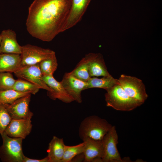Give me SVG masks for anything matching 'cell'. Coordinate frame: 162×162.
Segmentation results:
<instances>
[{
  "instance_id": "obj_1",
  "label": "cell",
  "mask_w": 162,
  "mask_h": 162,
  "mask_svg": "<svg viewBox=\"0 0 162 162\" xmlns=\"http://www.w3.org/2000/svg\"><path fill=\"white\" fill-rule=\"evenodd\" d=\"M72 0H34L28 8L26 25L32 37L50 42L62 29Z\"/></svg>"
},
{
  "instance_id": "obj_2",
  "label": "cell",
  "mask_w": 162,
  "mask_h": 162,
  "mask_svg": "<svg viewBox=\"0 0 162 162\" xmlns=\"http://www.w3.org/2000/svg\"><path fill=\"white\" fill-rule=\"evenodd\" d=\"M112 126L106 120L96 115L85 118L79 128V135L83 141L88 139L101 140Z\"/></svg>"
},
{
  "instance_id": "obj_3",
  "label": "cell",
  "mask_w": 162,
  "mask_h": 162,
  "mask_svg": "<svg viewBox=\"0 0 162 162\" xmlns=\"http://www.w3.org/2000/svg\"><path fill=\"white\" fill-rule=\"evenodd\" d=\"M106 91L105 95L106 105L116 110L130 111L141 105L128 96L119 84Z\"/></svg>"
},
{
  "instance_id": "obj_4",
  "label": "cell",
  "mask_w": 162,
  "mask_h": 162,
  "mask_svg": "<svg viewBox=\"0 0 162 162\" xmlns=\"http://www.w3.org/2000/svg\"><path fill=\"white\" fill-rule=\"evenodd\" d=\"M3 143L0 147L2 160L7 162H23L25 156L22 148L23 139L13 138L4 132L1 135Z\"/></svg>"
},
{
  "instance_id": "obj_5",
  "label": "cell",
  "mask_w": 162,
  "mask_h": 162,
  "mask_svg": "<svg viewBox=\"0 0 162 162\" xmlns=\"http://www.w3.org/2000/svg\"><path fill=\"white\" fill-rule=\"evenodd\" d=\"M118 80L119 85L128 96L141 105L145 102L148 95L145 86L141 80L123 74Z\"/></svg>"
},
{
  "instance_id": "obj_6",
  "label": "cell",
  "mask_w": 162,
  "mask_h": 162,
  "mask_svg": "<svg viewBox=\"0 0 162 162\" xmlns=\"http://www.w3.org/2000/svg\"><path fill=\"white\" fill-rule=\"evenodd\" d=\"M22 47L21 67L39 64L55 52L50 49L30 44L22 46Z\"/></svg>"
},
{
  "instance_id": "obj_7",
  "label": "cell",
  "mask_w": 162,
  "mask_h": 162,
  "mask_svg": "<svg viewBox=\"0 0 162 162\" xmlns=\"http://www.w3.org/2000/svg\"><path fill=\"white\" fill-rule=\"evenodd\" d=\"M118 135L115 126H112L102 140L104 153L101 159L103 162H122V159L118 150Z\"/></svg>"
},
{
  "instance_id": "obj_8",
  "label": "cell",
  "mask_w": 162,
  "mask_h": 162,
  "mask_svg": "<svg viewBox=\"0 0 162 162\" xmlns=\"http://www.w3.org/2000/svg\"><path fill=\"white\" fill-rule=\"evenodd\" d=\"M14 73L19 78L31 82L40 89L46 90L48 92H51V89L43 80L39 64L20 67Z\"/></svg>"
},
{
  "instance_id": "obj_9",
  "label": "cell",
  "mask_w": 162,
  "mask_h": 162,
  "mask_svg": "<svg viewBox=\"0 0 162 162\" xmlns=\"http://www.w3.org/2000/svg\"><path fill=\"white\" fill-rule=\"evenodd\" d=\"M60 82L74 101L79 103H81V93L82 91L87 89V82L78 79L70 72L65 73Z\"/></svg>"
},
{
  "instance_id": "obj_10",
  "label": "cell",
  "mask_w": 162,
  "mask_h": 162,
  "mask_svg": "<svg viewBox=\"0 0 162 162\" xmlns=\"http://www.w3.org/2000/svg\"><path fill=\"white\" fill-rule=\"evenodd\" d=\"M31 94L21 97L11 104H5L12 119H31L33 114L29 109Z\"/></svg>"
},
{
  "instance_id": "obj_11",
  "label": "cell",
  "mask_w": 162,
  "mask_h": 162,
  "mask_svg": "<svg viewBox=\"0 0 162 162\" xmlns=\"http://www.w3.org/2000/svg\"><path fill=\"white\" fill-rule=\"evenodd\" d=\"M91 0H72L70 10L62 32L72 28L81 20Z\"/></svg>"
},
{
  "instance_id": "obj_12",
  "label": "cell",
  "mask_w": 162,
  "mask_h": 162,
  "mask_svg": "<svg viewBox=\"0 0 162 162\" xmlns=\"http://www.w3.org/2000/svg\"><path fill=\"white\" fill-rule=\"evenodd\" d=\"M31 122L30 118L12 119L4 132L11 137L25 139L31 131Z\"/></svg>"
},
{
  "instance_id": "obj_13",
  "label": "cell",
  "mask_w": 162,
  "mask_h": 162,
  "mask_svg": "<svg viewBox=\"0 0 162 162\" xmlns=\"http://www.w3.org/2000/svg\"><path fill=\"white\" fill-rule=\"evenodd\" d=\"M43 79L51 92H48V95L53 100L58 99L66 103H69L74 100L62 85L61 82L56 80L53 75L43 76Z\"/></svg>"
},
{
  "instance_id": "obj_14",
  "label": "cell",
  "mask_w": 162,
  "mask_h": 162,
  "mask_svg": "<svg viewBox=\"0 0 162 162\" xmlns=\"http://www.w3.org/2000/svg\"><path fill=\"white\" fill-rule=\"evenodd\" d=\"M83 142L84 143L82 153L84 161L101 162L104 153L102 140L88 139Z\"/></svg>"
},
{
  "instance_id": "obj_15",
  "label": "cell",
  "mask_w": 162,
  "mask_h": 162,
  "mask_svg": "<svg viewBox=\"0 0 162 162\" xmlns=\"http://www.w3.org/2000/svg\"><path fill=\"white\" fill-rule=\"evenodd\" d=\"M0 35L2 37L0 54H21L22 46L17 42L16 35L14 31L10 29L4 30Z\"/></svg>"
},
{
  "instance_id": "obj_16",
  "label": "cell",
  "mask_w": 162,
  "mask_h": 162,
  "mask_svg": "<svg viewBox=\"0 0 162 162\" xmlns=\"http://www.w3.org/2000/svg\"><path fill=\"white\" fill-rule=\"evenodd\" d=\"M20 54H0V72L14 73L21 67Z\"/></svg>"
},
{
  "instance_id": "obj_17",
  "label": "cell",
  "mask_w": 162,
  "mask_h": 162,
  "mask_svg": "<svg viewBox=\"0 0 162 162\" xmlns=\"http://www.w3.org/2000/svg\"><path fill=\"white\" fill-rule=\"evenodd\" d=\"M89 73L91 77L110 75L106 66L103 57L100 53H91Z\"/></svg>"
},
{
  "instance_id": "obj_18",
  "label": "cell",
  "mask_w": 162,
  "mask_h": 162,
  "mask_svg": "<svg viewBox=\"0 0 162 162\" xmlns=\"http://www.w3.org/2000/svg\"><path fill=\"white\" fill-rule=\"evenodd\" d=\"M65 145L62 138L53 136L47 151L51 162H62Z\"/></svg>"
},
{
  "instance_id": "obj_19",
  "label": "cell",
  "mask_w": 162,
  "mask_h": 162,
  "mask_svg": "<svg viewBox=\"0 0 162 162\" xmlns=\"http://www.w3.org/2000/svg\"><path fill=\"white\" fill-rule=\"evenodd\" d=\"M91 53L86 54L78 63L74 69L70 72L73 76L83 81L87 82L91 78L89 66Z\"/></svg>"
},
{
  "instance_id": "obj_20",
  "label": "cell",
  "mask_w": 162,
  "mask_h": 162,
  "mask_svg": "<svg viewBox=\"0 0 162 162\" xmlns=\"http://www.w3.org/2000/svg\"><path fill=\"white\" fill-rule=\"evenodd\" d=\"M87 82V89L99 88L106 91L117 84H119L118 80L114 78L111 75L101 78L91 77Z\"/></svg>"
},
{
  "instance_id": "obj_21",
  "label": "cell",
  "mask_w": 162,
  "mask_h": 162,
  "mask_svg": "<svg viewBox=\"0 0 162 162\" xmlns=\"http://www.w3.org/2000/svg\"><path fill=\"white\" fill-rule=\"evenodd\" d=\"M39 64L43 76L53 75L57 69L58 65L55 52L42 60Z\"/></svg>"
},
{
  "instance_id": "obj_22",
  "label": "cell",
  "mask_w": 162,
  "mask_h": 162,
  "mask_svg": "<svg viewBox=\"0 0 162 162\" xmlns=\"http://www.w3.org/2000/svg\"><path fill=\"white\" fill-rule=\"evenodd\" d=\"M29 94L13 89L0 90V104H11L17 99Z\"/></svg>"
},
{
  "instance_id": "obj_23",
  "label": "cell",
  "mask_w": 162,
  "mask_h": 162,
  "mask_svg": "<svg viewBox=\"0 0 162 162\" xmlns=\"http://www.w3.org/2000/svg\"><path fill=\"white\" fill-rule=\"evenodd\" d=\"M40 89L38 86L31 82L19 78L16 80L12 89L20 92L35 94Z\"/></svg>"
},
{
  "instance_id": "obj_24",
  "label": "cell",
  "mask_w": 162,
  "mask_h": 162,
  "mask_svg": "<svg viewBox=\"0 0 162 162\" xmlns=\"http://www.w3.org/2000/svg\"><path fill=\"white\" fill-rule=\"evenodd\" d=\"M84 143L73 146L65 145L64 151L62 162H70L76 156L83 153Z\"/></svg>"
},
{
  "instance_id": "obj_25",
  "label": "cell",
  "mask_w": 162,
  "mask_h": 162,
  "mask_svg": "<svg viewBox=\"0 0 162 162\" xmlns=\"http://www.w3.org/2000/svg\"><path fill=\"white\" fill-rule=\"evenodd\" d=\"M16 81L10 72H0V90L12 89Z\"/></svg>"
},
{
  "instance_id": "obj_26",
  "label": "cell",
  "mask_w": 162,
  "mask_h": 162,
  "mask_svg": "<svg viewBox=\"0 0 162 162\" xmlns=\"http://www.w3.org/2000/svg\"><path fill=\"white\" fill-rule=\"evenodd\" d=\"M5 104H0V134L2 135L11 119Z\"/></svg>"
},
{
  "instance_id": "obj_27",
  "label": "cell",
  "mask_w": 162,
  "mask_h": 162,
  "mask_svg": "<svg viewBox=\"0 0 162 162\" xmlns=\"http://www.w3.org/2000/svg\"><path fill=\"white\" fill-rule=\"evenodd\" d=\"M23 162H51V161L47 156L40 159H31L25 156Z\"/></svg>"
},
{
  "instance_id": "obj_28",
  "label": "cell",
  "mask_w": 162,
  "mask_h": 162,
  "mask_svg": "<svg viewBox=\"0 0 162 162\" xmlns=\"http://www.w3.org/2000/svg\"><path fill=\"white\" fill-rule=\"evenodd\" d=\"M2 40V37L0 35V54L1 53V51H0V44L1 43Z\"/></svg>"
}]
</instances>
